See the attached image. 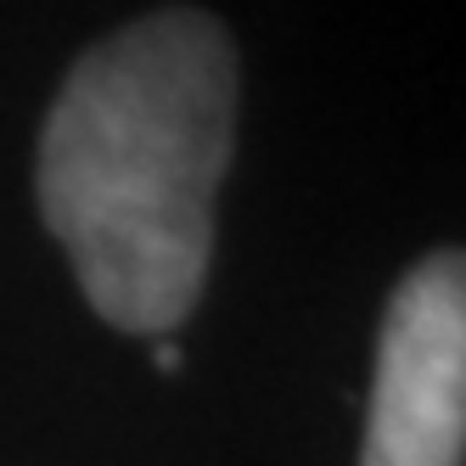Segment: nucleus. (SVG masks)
<instances>
[{"label":"nucleus","instance_id":"obj_2","mask_svg":"<svg viewBox=\"0 0 466 466\" xmlns=\"http://www.w3.org/2000/svg\"><path fill=\"white\" fill-rule=\"evenodd\" d=\"M466 455V264L432 253L382 315L360 466H461Z\"/></svg>","mask_w":466,"mask_h":466},{"label":"nucleus","instance_id":"obj_3","mask_svg":"<svg viewBox=\"0 0 466 466\" xmlns=\"http://www.w3.org/2000/svg\"><path fill=\"white\" fill-rule=\"evenodd\" d=\"M157 371H180V349L163 343V349H157Z\"/></svg>","mask_w":466,"mask_h":466},{"label":"nucleus","instance_id":"obj_1","mask_svg":"<svg viewBox=\"0 0 466 466\" xmlns=\"http://www.w3.org/2000/svg\"><path fill=\"white\" fill-rule=\"evenodd\" d=\"M237 129V51L203 12H152L74 62L40 129V219L90 309L175 331L208 281Z\"/></svg>","mask_w":466,"mask_h":466}]
</instances>
